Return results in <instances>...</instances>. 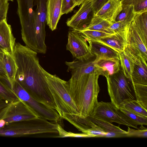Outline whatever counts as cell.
Masks as SVG:
<instances>
[{"mask_svg": "<svg viewBox=\"0 0 147 147\" xmlns=\"http://www.w3.org/2000/svg\"><path fill=\"white\" fill-rule=\"evenodd\" d=\"M37 53L26 46L16 43L12 53L18 67L15 80L36 100L57 110Z\"/></svg>", "mask_w": 147, "mask_h": 147, "instance_id": "obj_1", "label": "cell"}, {"mask_svg": "<svg viewBox=\"0 0 147 147\" xmlns=\"http://www.w3.org/2000/svg\"><path fill=\"white\" fill-rule=\"evenodd\" d=\"M94 71L80 76H71L67 81L69 92L80 112V117L92 116L100 90L99 76Z\"/></svg>", "mask_w": 147, "mask_h": 147, "instance_id": "obj_2", "label": "cell"}, {"mask_svg": "<svg viewBox=\"0 0 147 147\" xmlns=\"http://www.w3.org/2000/svg\"><path fill=\"white\" fill-rule=\"evenodd\" d=\"M16 0L22 39L26 46L29 48L38 49L43 45L45 40L41 30L36 25L34 0Z\"/></svg>", "mask_w": 147, "mask_h": 147, "instance_id": "obj_3", "label": "cell"}, {"mask_svg": "<svg viewBox=\"0 0 147 147\" xmlns=\"http://www.w3.org/2000/svg\"><path fill=\"white\" fill-rule=\"evenodd\" d=\"M44 119H32L6 123L0 127V136L19 137L32 135L58 134V124Z\"/></svg>", "mask_w": 147, "mask_h": 147, "instance_id": "obj_4", "label": "cell"}, {"mask_svg": "<svg viewBox=\"0 0 147 147\" xmlns=\"http://www.w3.org/2000/svg\"><path fill=\"white\" fill-rule=\"evenodd\" d=\"M46 81L61 117L63 114L80 115V112L69 94L67 81L47 72L45 69Z\"/></svg>", "mask_w": 147, "mask_h": 147, "instance_id": "obj_5", "label": "cell"}, {"mask_svg": "<svg viewBox=\"0 0 147 147\" xmlns=\"http://www.w3.org/2000/svg\"><path fill=\"white\" fill-rule=\"evenodd\" d=\"M105 77L111 102L117 108L119 109L120 104L125 99H135L132 84L125 77L121 69L117 73Z\"/></svg>", "mask_w": 147, "mask_h": 147, "instance_id": "obj_6", "label": "cell"}, {"mask_svg": "<svg viewBox=\"0 0 147 147\" xmlns=\"http://www.w3.org/2000/svg\"><path fill=\"white\" fill-rule=\"evenodd\" d=\"M11 89L19 98L26 103L40 117L56 122L61 118L56 110L36 100L17 81H15Z\"/></svg>", "mask_w": 147, "mask_h": 147, "instance_id": "obj_7", "label": "cell"}, {"mask_svg": "<svg viewBox=\"0 0 147 147\" xmlns=\"http://www.w3.org/2000/svg\"><path fill=\"white\" fill-rule=\"evenodd\" d=\"M40 117L24 101L19 100L9 103L0 110V120L5 123Z\"/></svg>", "mask_w": 147, "mask_h": 147, "instance_id": "obj_8", "label": "cell"}, {"mask_svg": "<svg viewBox=\"0 0 147 147\" xmlns=\"http://www.w3.org/2000/svg\"><path fill=\"white\" fill-rule=\"evenodd\" d=\"M66 49L78 60L86 61L89 60L94 55L92 53L87 39L78 32H68Z\"/></svg>", "mask_w": 147, "mask_h": 147, "instance_id": "obj_9", "label": "cell"}, {"mask_svg": "<svg viewBox=\"0 0 147 147\" xmlns=\"http://www.w3.org/2000/svg\"><path fill=\"white\" fill-rule=\"evenodd\" d=\"M94 15L91 0H85L79 9L67 19L66 24L73 30L79 31L89 25Z\"/></svg>", "mask_w": 147, "mask_h": 147, "instance_id": "obj_10", "label": "cell"}, {"mask_svg": "<svg viewBox=\"0 0 147 147\" xmlns=\"http://www.w3.org/2000/svg\"><path fill=\"white\" fill-rule=\"evenodd\" d=\"M61 118L67 121L79 131L93 137H104L106 132L99 125L88 117H82L77 115L64 113Z\"/></svg>", "mask_w": 147, "mask_h": 147, "instance_id": "obj_11", "label": "cell"}, {"mask_svg": "<svg viewBox=\"0 0 147 147\" xmlns=\"http://www.w3.org/2000/svg\"><path fill=\"white\" fill-rule=\"evenodd\" d=\"M117 109L111 102H98L92 116L108 123L115 122L133 127L119 114Z\"/></svg>", "mask_w": 147, "mask_h": 147, "instance_id": "obj_12", "label": "cell"}, {"mask_svg": "<svg viewBox=\"0 0 147 147\" xmlns=\"http://www.w3.org/2000/svg\"><path fill=\"white\" fill-rule=\"evenodd\" d=\"M125 49L147 64V46L131 23L129 28L128 44Z\"/></svg>", "mask_w": 147, "mask_h": 147, "instance_id": "obj_13", "label": "cell"}, {"mask_svg": "<svg viewBox=\"0 0 147 147\" xmlns=\"http://www.w3.org/2000/svg\"><path fill=\"white\" fill-rule=\"evenodd\" d=\"M129 28L103 37L95 41L108 46L118 53L122 52L127 45Z\"/></svg>", "mask_w": 147, "mask_h": 147, "instance_id": "obj_14", "label": "cell"}, {"mask_svg": "<svg viewBox=\"0 0 147 147\" xmlns=\"http://www.w3.org/2000/svg\"><path fill=\"white\" fill-rule=\"evenodd\" d=\"M94 62L95 71L99 76H111L121 69L120 60L117 58L100 59Z\"/></svg>", "mask_w": 147, "mask_h": 147, "instance_id": "obj_15", "label": "cell"}, {"mask_svg": "<svg viewBox=\"0 0 147 147\" xmlns=\"http://www.w3.org/2000/svg\"><path fill=\"white\" fill-rule=\"evenodd\" d=\"M123 9L119 0H109L95 15L113 24Z\"/></svg>", "mask_w": 147, "mask_h": 147, "instance_id": "obj_16", "label": "cell"}, {"mask_svg": "<svg viewBox=\"0 0 147 147\" xmlns=\"http://www.w3.org/2000/svg\"><path fill=\"white\" fill-rule=\"evenodd\" d=\"M16 38L12 33L10 25L7 19L0 22V47L3 52L12 54L16 44Z\"/></svg>", "mask_w": 147, "mask_h": 147, "instance_id": "obj_17", "label": "cell"}, {"mask_svg": "<svg viewBox=\"0 0 147 147\" xmlns=\"http://www.w3.org/2000/svg\"><path fill=\"white\" fill-rule=\"evenodd\" d=\"M62 0H47V3L46 23L52 31L57 28L61 16Z\"/></svg>", "mask_w": 147, "mask_h": 147, "instance_id": "obj_18", "label": "cell"}, {"mask_svg": "<svg viewBox=\"0 0 147 147\" xmlns=\"http://www.w3.org/2000/svg\"><path fill=\"white\" fill-rule=\"evenodd\" d=\"M87 40L92 53L96 56L95 60L110 58L119 59L118 53L111 47L99 42Z\"/></svg>", "mask_w": 147, "mask_h": 147, "instance_id": "obj_19", "label": "cell"}, {"mask_svg": "<svg viewBox=\"0 0 147 147\" xmlns=\"http://www.w3.org/2000/svg\"><path fill=\"white\" fill-rule=\"evenodd\" d=\"M68 70L71 71V76H80L90 74L95 70L94 60L82 61L80 60L66 61Z\"/></svg>", "mask_w": 147, "mask_h": 147, "instance_id": "obj_20", "label": "cell"}, {"mask_svg": "<svg viewBox=\"0 0 147 147\" xmlns=\"http://www.w3.org/2000/svg\"><path fill=\"white\" fill-rule=\"evenodd\" d=\"M134 63L131 83L147 85V64L135 57L132 58Z\"/></svg>", "mask_w": 147, "mask_h": 147, "instance_id": "obj_21", "label": "cell"}, {"mask_svg": "<svg viewBox=\"0 0 147 147\" xmlns=\"http://www.w3.org/2000/svg\"><path fill=\"white\" fill-rule=\"evenodd\" d=\"M92 122L99 125L106 132L104 138L127 137V131L111 123L99 119L92 116L88 117Z\"/></svg>", "mask_w": 147, "mask_h": 147, "instance_id": "obj_22", "label": "cell"}, {"mask_svg": "<svg viewBox=\"0 0 147 147\" xmlns=\"http://www.w3.org/2000/svg\"><path fill=\"white\" fill-rule=\"evenodd\" d=\"M3 62L8 78L9 86L11 88L15 81L18 67L12 54L7 52L4 53Z\"/></svg>", "mask_w": 147, "mask_h": 147, "instance_id": "obj_23", "label": "cell"}, {"mask_svg": "<svg viewBox=\"0 0 147 147\" xmlns=\"http://www.w3.org/2000/svg\"><path fill=\"white\" fill-rule=\"evenodd\" d=\"M131 23L147 46V11L136 14Z\"/></svg>", "mask_w": 147, "mask_h": 147, "instance_id": "obj_24", "label": "cell"}, {"mask_svg": "<svg viewBox=\"0 0 147 147\" xmlns=\"http://www.w3.org/2000/svg\"><path fill=\"white\" fill-rule=\"evenodd\" d=\"M119 114L133 128L138 129V125H147V117L140 116L131 112L124 108H117Z\"/></svg>", "mask_w": 147, "mask_h": 147, "instance_id": "obj_25", "label": "cell"}, {"mask_svg": "<svg viewBox=\"0 0 147 147\" xmlns=\"http://www.w3.org/2000/svg\"><path fill=\"white\" fill-rule=\"evenodd\" d=\"M120 108H124L140 116L147 117V110L135 99H127L124 100L120 104Z\"/></svg>", "mask_w": 147, "mask_h": 147, "instance_id": "obj_26", "label": "cell"}, {"mask_svg": "<svg viewBox=\"0 0 147 147\" xmlns=\"http://www.w3.org/2000/svg\"><path fill=\"white\" fill-rule=\"evenodd\" d=\"M118 53L121 69L125 77L131 82L134 66L132 59L125 51Z\"/></svg>", "mask_w": 147, "mask_h": 147, "instance_id": "obj_27", "label": "cell"}, {"mask_svg": "<svg viewBox=\"0 0 147 147\" xmlns=\"http://www.w3.org/2000/svg\"><path fill=\"white\" fill-rule=\"evenodd\" d=\"M47 0H34V5L36 6L34 10L36 22L45 26L46 23L47 3Z\"/></svg>", "mask_w": 147, "mask_h": 147, "instance_id": "obj_28", "label": "cell"}, {"mask_svg": "<svg viewBox=\"0 0 147 147\" xmlns=\"http://www.w3.org/2000/svg\"><path fill=\"white\" fill-rule=\"evenodd\" d=\"M136 100L147 110V85L131 83Z\"/></svg>", "mask_w": 147, "mask_h": 147, "instance_id": "obj_29", "label": "cell"}, {"mask_svg": "<svg viewBox=\"0 0 147 147\" xmlns=\"http://www.w3.org/2000/svg\"><path fill=\"white\" fill-rule=\"evenodd\" d=\"M20 99L9 86L0 80V100L11 103Z\"/></svg>", "mask_w": 147, "mask_h": 147, "instance_id": "obj_30", "label": "cell"}, {"mask_svg": "<svg viewBox=\"0 0 147 147\" xmlns=\"http://www.w3.org/2000/svg\"><path fill=\"white\" fill-rule=\"evenodd\" d=\"M112 24L95 15L89 25L83 30H88L104 31Z\"/></svg>", "mask_w": 147, "mask_h": 147, "instance_id": "obj_31", "label": "cell"}, {"mask_svg": "<svg viewBox=\"0 0 147 147\" xmlns=\"http://www.w3.org/2000/svg\"><path fill=\"white\" fill-rule=\"evenodd\" d=\"M121 1L123 8L132 6L137 14L147 11V0H121Z\"/></svg>", "mask_w": 147, "mask_h": 147, "instance_id": "obj_32", "label": "cell"}, {"mask_svg": "<svg viewBox=\"0 0 147 147\" xmlns=\"http://www.w3.org/2000/svg\"><path fill=\"white\" fill-rule=\"evenodd\" d=\"M136 14L132 6L123 8L117 17L115 21H122L129 26Z\"/></svg>", "mask_w": 147, "mask_h": 147, "instance_id": "obj_33", "label": "cell"}, {"mask_svg": "<svg viewBox=\"0 0 147 147\" xmlns=\"http://www.w3.org/2000/svg\"><path fill=\"white\" fill-rule=\"evenodd\" d=\"M78 32L82 34L88 40L92 41H96L103 37L112 34L103 31L88 30H83Z\"/></svg>", "mask_w": 147, "mask_h": 147, "instance_id": "obj_34", "label": "cell"}, {"mask_svg": "<svg viewBox=\"0 0 147 147\" xmlns=\"http://www.w3.org/2000/svg\"><path fill=\"white\" fill-rule=\"evenodd\" d=\"M130 26L122 21L116 22L106 29L104 32L109 34H113L126 30L129 28Z\"/></svg>", "mask_w": 147, "mask_h": 147, "instance_id": "obj_35", "label": "cell"}, {"mask_svg": "<svg viewBox=\"0 0 147 147\" xmlns=\"http://www.w3.org/2000/svg\"><path fill=\"white\" fill-rule=\"evenodd\" d=\"M58 130L59 132L58 137H75V138H91L93 136L90 135L83 133L81 134H75L71 132H67L65 131L62 127L58 124Z\"/></svg>", "mask_w": 147, "mask_h": 147, "instance_id": "obj_36", "label": "cell"}, {"mask_svg": "<svg viewBox=\"0 0 147 147\" xmlns=\"http://www.w3.org/2000/svg\"><path fill=\"white\" fill-rule=\"evenodd\" d=\"M127 137H135L146 138L147 137V129L146 128L142 129H135L130 128L128 127Z\"/></svg>", "mask_w": 147, "mask_h": 147, "instance_id": "obj_37", "label": "cell"}, {"mask_svg": "<svg viewBox=\"0 0 147 147\" xmlns=\"http://www.w3.org/2000/svg\"><path fill=\"white\" fill-rule=\"evenodd\" d=\"M76 6L74 0H62L61 8V15L71 12Z\"/></svg>", "mask_w": 147, "mask_h": 147, "instance_id": "obj_38", "label": "cell"}, {"mask_svg": "<svg viewBox=\"0 0 147 147\" xmlns=\"http://www.w3.org/2000/svg\"><path fill=\"white\" fill-rule=\"evenodd\" d=\"M9 6L7 0H0V22L7 19Z\"/></svg>", "mask_w": 147, "mask_h": 147, "instance_id": "obj_39", "label": "cell"}, {"mask_svg": "<svg viewBox=\"0 0 147 147\" xmlns=\"http://www.w3.org/2000/svg\"><path fill=\"white\" fill-rule=\"evenodd\" d=\"M4 52L0 51V79L5 80L9 85L8 78L5 69L3 62Z\"/></svg>", "mask_w": 147, "mask_h": 147, "instance_id": "obj_40", "label": "cell"}, {"mask_svg": "<svg viewBox=\"0 0 147 147\" xmlns=\"http://www.w3.org/2000/svg\"><path fill=\"white\" fill-rule=\"evenodd\" d=\"M109 0H91L95 15Z\"/></svg>", "mask_w": 147, "mask_h": 147, "instance_id": "obj_41", "label": "cell"}, {"mask_svg": "<svg viewBox=\"0 0 147 147\" xmlns=\"http://www.w3.org/2000/svg\"><path fill=\"white\" fill-rule=\"evenodd\" d=\"M9 103L6 101L0 100V110L7 106Z\"/></svg>", "mask_w": 147, "mask_h": 147, "instance_id": "obj_42", "label": "cell"}, {"mask_svg": "<svg viewBox=\"0 0 147 147\" xmlns=\"http://www.w3.org/2000/svg\"><path fill=\"white\" fill-rule=\"evenodd\" d=\"M76 5L78 6L81 5L85 0H74Z\"/></svg>", "mask_w": 147, "mask_h": 147, "instance_id": "obj_43", "label": "cell"}, {"mask_svg": "<svg viewBox=\"0 0 147 147\" xmlns=\"http://www.w3.org/2000/svg\"><path fill=\"white\" fill-rule=\"evenodd\" d=\"M0 51H1V52H3V51H2V49H1V47H0Z\"/></svg>", "mask_w": 147, "mask_h": 147, "instance_id": "obj_44", "label": "cell"}, {"mask_svg": "<svg viewBox=\"0 0 147 147\" xmlns=\"http://www.w3.org/2000/svg\"><path fill=\"white\" fill-rule=\"evenodd\" d=\"M7 1H13V0H7Z\"/></svg>", "mask_w": 147, "mask_h": 147, "instance_id": "obj_45", "label": "cell"}, {"mask_svg": "<svg viewBox=\"0 0 147 147\" xmlns=\"http://www.w3.org/2000/svg\"><path fill=\"white\" fill-rule=\"evenodd\" d=\"M120 0V1H121V0Z\"/></svg>", "mask_w": 147, "mask_h": 147, "instance_id": "obj_46", "label": "cell"}]
</instances>
